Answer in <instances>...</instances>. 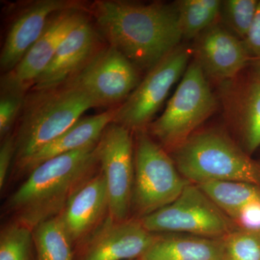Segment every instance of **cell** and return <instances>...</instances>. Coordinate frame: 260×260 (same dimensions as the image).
<instances>
[{
	"mask_svg": "<svg viewBox=\"0 0 260 260\" xmlns=\"http://www.w3.org/2000/svg\"><path fill=\"white\" fill-rule=\"evenodd\" d=\"M15 133V165L19 170L43 147L62 134L83 113L97 107L81 90L68 85L26 95Z\"/></svg>",
	"mask_w": 260,
	"mask_h": 260,
	"instance_id": "3957f363",
	"label": "cell"
},
{
	"mask_svg": "<svg viewBox=\"0 0 260 260\" xmlns=\"http://www.w3.org/2000/svg\"><path fill=\"white\" fill-rule=\"evenodd\" d=\"M132 210L138 218L173 203L189 184L174 159L145 129L136 132Z\"/></svg>",
	"mask_w": 260,
	"mask_h": 260,
	"instance_id": "8992f818",
	"label": "cell"
},
{
	"mask_svg": "<svg viewBox=\"0 0 260 260\" xmlns=\"http://www.w3.org/2000/svg\"><path fill=\"white\" fill-rule=\"evenodd\" d=\"M216 101L206 75L196 60L188 65L161 116L150 125V135L174 151L194 134L215 111Z\"/></svg>",
	"mask_w": 260,
	"mask_h": 260,
	"instance_id": "5b68a950",
	"label": "cell"
},
{
	"mask_svg": "<svg viewBox=\"0 0 260 260\" xmlns=\"http://www.w3.org/2000/svg\"><path fill=\"white\" fill-rule=\"evenodd\" d=\"M243 42L251 57L260 59V0L250 30Z\"/></svg>",
	"mask_w": 260,
	"mask_h": 260,
	"instance_id": "f1b7e54d",
	"label": "cell"
},
{
	"mask_svg": "<svg viewBox=\"0 0 260 260\" xmlns=\"http://www.w3.org/2000/svg\"><path fill=\"white\" fill-rule=\"evenodd\" d=\"M83 3L74 0H39L25 8L10 25L0 56L5 73L13 69L32 47L52 15L68 10H83Z\"/></svg>",
	"mask_w": 260,
	"mask_h": 260,
	"instance_id": "4fadbf2b",
	"label": "cell"
},
{
	"mask_svg": "<svg viewBox=\"0 0 260 260\" xmlns=\"http://www.w3.org/2000/svg\"><path fill=\"white\" fill-rule=\"evenodd\" d=\"M115 113L116 109H111L97 115L80 118L69 129L34 154L20 170L30 172L49 159L96 144L107 126L114 121Z\"/></svg>",
	"mask_w": 260,
	"mask_h": 260,
	"instance_id": "e0dca14e",
	"label": "cell"
},
{
	"mask_svg": "<svg viewBox=\"0 0 260 260\" xmlns=\"http://www.w3.org/2000/svg\"><path fill=\"white\" fill-rule=\"evenodd\" d=\"M153 234H186L221 239L237 229L198 184L189 182L171 204L140 218Z\"/></svg>",
	"mask_w": 260,
	"mask_h": 260,
	"instance_id": "52a82bcc",
	"label": "cell"
},
{
	"mask_svg": "<svg viewBox=\"0 0 260 260\" xmlns=\"http://www.w3.org/2000/svg\"><path fill=\"white\" fill-rule=\"evenodd\" d=\"M257 0H223L219 20L235 37L244 41L255 17Z\"/></svg>",
	"mask_w": 260,
	"mask_h": 260,
	"instance_id": "cb8c5ba5",
	"label": "cell"
},
{
	"mask_svg": "<svg viewBox=\"0 0 260 260\" xmlns=\"http://www.w3.org/2000/svg\"><path fill=\"white\" fill-rule=\"evenodd\" d=\"M222 0H180L174 3L183 38H197L217 23Z\"/></svg>",
	"mask_w": 260,
	"mask_h": 260,
	"instance_id": "ffe728a7",
	"label": "cell"
},
{
	"mask_svg": "<svg viewBox=\"0 0 260 260\" xmlns=\"http://www.w3.org/2000/svg\"><path fill=\"white\" fill-rule=\"evenodd\" d=\"M90 11L109 45L138 70H151L183 39L174 4L97 0Z\"/></svg>",
	"mask_w": 260,
	"mask_h": 260,
	"instance_id": "6da1fadb",
	"label": "cell"
},
{
	"mask_svg": "<svg viewBox=\"0 0 260 260\" xmlns=\"http://www.w3.org/2000/svg\"><path fill=\"white\" fill-rule=\"evenodd\" d=\"M139 83L138 68L115 47L109 45L99 49L64 85L81 90L98 107L126 99Z\"/></svg>",
	"mask_w": 260,
	"mask_h": 260,
	"instance_id": "30bf717a",
	"label": "cell"
},
{
	"mask_svg": "<svg viewBox=\"0 0 260 260\" xmlns=\"http://www.w3.org/2000/svg\"><path fill=\"white\" fill-rule=\"evenodd\" d=\"M97 143L49 159L29 172L8 200L14 220L32 231L60 215L75 193L97 174Z\"/></svg>",
	"mask_w": 260,
	"mask_h": 260,
	"instance_id": "7a4b0ae2",
	"label": "cell"
},
{
	"mask_svg": "<svg viewBox=\"0 0 260 260\" xmlns=\"http://www.w3.org/2000/svg\"><path fill=\"white\" fill-rule=\"evenodd\" d=\"M229 218L237 229L260 232V198L244 205Z\"/></svg>",
	"mask_w": 260,
	"mask_h": 260,
	"instance_id": "4316f807",
	"label": "cell"
},
{
	"mask_svg": "<svg viewBox=\"0 0 260 260\" xmlns=\"http://www.w3.org/2000/svg\"><path fill=\"white\" fill-rule=\"evenodd\" d=\"M194 52L205 75L216 80L234 78L251 58L244 42L218 23L197 37Z\"/></svg>",
	"mask_w": 260,
	"mask_h": 260,
	"instance_id": "5bb4252c",
	"label": "cell"
},
{
	"mask_svg": "<svg viewBox=\"0 0 260 260\" xmlns=\"http://www.w3.org/2000/svg\"><path fill=\"white\" fill-rule=\"evenodd\" d=\"M189 56L190 50L185 46L179 45L149 70L125 102L116 108L113 122L130 131L145 129L164 104L173 85L182 78Z\"/></svg>",
	"mask_w": 260,
	"mask_h": 260,
	"instance_id": "9c48e42d",
	"label": "cell"
},
{
	"mask_svg": "<svg viewBox=\"0 0 260 260\" xmlns=\"http://www.w3.org/2000/svg\"><path fill=\"white\" fill-rule=\"evenodd\" d=\"M132 260H140V259H132Z\"/></svg>",
	"mask_w": 260,
	"mask_h": 260,
	"instance_id": "4dcf8cb0",
	"label": "cell"
},
{
	"mask_svg": "<svg viewBox=\"0 0 260 260\" xmlns=\"http://www.w3.org/2000/svg\"><path fill=\"white\" fill-rule=\"evenodd\" d=\"M15 136L9 135L2 143L0 148V188L4 187L12 162L15 160Z\"/></svg>",
	"mask_w": 260,
	"mask_h": 260,
	"instance_id": "83f0119b",
	"label": "cell"
},
{
	"mask_svg": "<svg viewBox=\"0 0 260 260\" xmlns=\"http://www.w3.org/2000/svg\"><path fill=\"white\" fill-rule=\"evenodd\" d=\"M157 238L145 229L139 218L115 221L108 215L80 244V260L140 259Z\"/></svg>",
	"mask_w": 260,
	"mask_h": 260,
	"instance_id": "7c38bea8",
	"label": "cell"
},
{
	"mask_svg": "<svg viewBox=\"0 0 260 260\" xmlns=\"http://www.w3.org/2000/svg\"><path fill=\"white\" fill-rule=\"evenodd\" d=\"M109 215V195L102 172L89 179L61 213L73 244L80 245Z\"/></svg>",
	"mask_w": 260,
	"mask_h": 260,
	"instance_id": "2e32d148",
	"label": "cell"
},
{
	"mask_svg": "<svg viewBox=\"0 0 260 260\" xmlns=\"http://www.w3.org/2000/svg\"><path fill=\"white\" fill-rule=\"evenodd\" d=\"M223 241L222 260H260V232L236 229Z\"/></svg>",
	"mask_w": 260,
	"mask_h": 260,
	"instance_id": "d4e9b609",
	"label": "cell"
},
{
	"mask_svg": "<svg viewBox=\"0 0 260 260\" xmlns=\"http://www.w3.org/2000/svg\"><path fill=\"white\" fill-rule=\"evenodd\" d=\"M25 93L18 90H1L0 99V136L5 139L23 110Z\"/></svg>",
	"mask_w": 260,
	"mask_h": 260,
	"instance_id": "484cf974",
	"label": "cell"
},
{
	"mask_svg": "<svg viewBox=\"0 0 260 260\" xmlns=\"http://www.w3.org/2000/svg\"><path fill=\"white\" fill-rule=\"evenodd\" d=\"M80 10H64L52 15L41 37L21 60L2 78L1 89L26 93L32 88L65 37L86 18Z\"/></svg>",
	"mask_w": 260,
	"mask_h": 260,
	"instance_id": "8fae6325",
	"label": "cell"
},
{
	"mask_svg": "<svg viewBox=\"0 0 260 260\" xmlns=\"http://www.w3.org/2000/svg\"><path fill=\"white\" fill-rule=\"evenodd\" d=\"M32 237L37 260H73V244L61 214L37 225Z\"/></svg>",
	"mask_w": 260,
	"mask_h": 260,
	"instance_id": "d6986e66",
	"label": "cell"
},
{
	"mask_svg": "<svg viewBox=\"0 0 260 260\" xmlns=\"http://www.w3.org/2000/svg\"><path fill=\"white\" fill-rule=\"evenodd\" d=\"M223 241L186 234H157L140 260H222Z\"/></svg>",
	"mask_w": 260,
	"mask_h": 260,
	"instance_id": "ac0fdd59",
	"label": "cell"
},
{
	"mask_svg": "<svg viewBox=\"0 0 260 260\" xmlns=\"http://www.w3.org/2000/svg\"><path fill=\"white\" fill-rule=\"evenodd\" d=\"M241 128L246 150L255 151L260 146V80L250 84L241 109Z\"/></svg>",
	"mask_w": 260,
	"mask_h": 260,
	"instance_id": "603a6c76",
	"label": "cell"
},
{
	"mask_svg": "<svg viewBox=\"0 0 260 260\" xmlns=\"http://www.w3.org/2000/svg\"><path fill=\"white\" fill-rule=\"evenodd\" d=\"M131 131L112 122L97 143L99 168L107 182L109 216L115 221L129 219L135 180V150Z\"/></svg>",
	"mask_w": 260,
	"mask_h": 260,
	"instance_id": "ba28073f",
	"label": "cell"
},
{
	"mask_svg": "<svg viewBox=\"0 0 260 260\" xmlns=\"http://www.w3.org/2000/svg\"><path fill=\"white\" fill-rule=\"evenodd\" d=\"M98 44L97 32L85 18L65 37L31 90L55 88L67 83L96 54Z\"/></svg>",
	"mask_w": 260,
	"mask_h": 260,
	"instance_id": "9a60e30c",
	"label": "cell"
},
{
	"mask_svg": "<svg viewBox=\"0 0 260 260\" xmlns=\"http://www.w3.org/2000/svg\"><path fill=\"white\" fill-rule=\"evenodd\" d=\"M254 70L256 78L260 80V59H256L255 63L254 64Z\"/></svg>",
	"mask_w": 260,
	"mask_h": 260,
	"instance_id": "f546056e",
	"label": "cell"
},
{
	"mask_svg": "<svg viewBox=\"0 0 260 260\" xmlns=\"http://www.w3.org/2000/svg\"><path fill=\"white\" fill-rule=\"evenodd\" d=\"M32 231L13 220L0 234V260H34Z\"/></svg>",
	"mask_w": 260,
	"mask_h": 260,
	"instance_id": "7402d4cb",
	"label": "cell"
},
{
	"mask_svg": "<svg viewBox=\"0 0 260 260\" xmlns=\"http://www.w3.org/2000/svg\"><path fill=\"white\" fill-rule=\"evenodd\" d=\"M173 153L178 170L192 184L232 181L260 186L259 164L219 132L194 133Z\"/></svg>",
	"mask_w": 260,
	"mask_h": 260,
	"instance_id": "277c9868",
	"label": "cell"
},
{
	"mask_svg": "<svg viewBox=\"0 0 260 260\" xmlns=\"http://www.w3.org/2000/svg\"><path fill=\"white\" fill-rule=\"evenodd\" d=\"M228 216L260 198V186L242 181H208L198 184Z\"/></svg>",
	"mask_w": 260,
	"mask_h": 260,
	"instance_id": "44dd1931",
	"label": "cell"
}]
</instances>
